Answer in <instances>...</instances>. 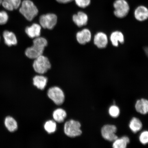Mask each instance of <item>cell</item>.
Masks as SVG:
<instances>
[{"mask_svg": "<svg viewBox=\"0 0 148 148\" xmlns=\"http://www.w3.org/2000/svg\"><path fill=\"white\" fill-rule=\"evenodd\" d=\"M47 44V40L43 37L40 36L35 38L33 40V45L26 49L25 55L27 58L34 60L43 54Z\"/></svg>", "mask_w": 148, "mask_h": 148, "instance_id": "6da1fadb", "label": "cell"}, {"mask_svg": "<svg viewBox=\"0 0 148 148\" xmlns=\"http://www.w3.org/2000/svg\"><path fill=\"white\" fill-rule=\"evenodd\" d=\"M19 8L20 13L29 21H32L38 14V8L31 0H23Z\"/></svg>", "mask_w": 148, "mask_h": 148, "instance_id": "7a4b0ae2", "label": "cell"}, {"mask_svg": "<svg viewBox=\"0 0 148 148\" xmlns=\"http://www.w3.org/2000/svg\"><path fill=\"white\" fill-rule=\"evenodd\" d=\"M113 7L114 15L119 18H123L126 16L130 9L127 0H114L113 3Z\"/></svg>", "mask_w": 148, "mask_h": 148, "instance_id": "3957f363", "label": "cell"}, {"mask_svg": "<svg viewBox=\"0 0 148 148\" xmlns=\"http://www.w3.org/2000/svg\"><path fill=\"white\" fill-rule=\"evenodd\" d=\"M33 66L36 73L44 74L51 69V64L47 57L42 55L34 59Z\"/></svg>", "mask_w": 148, "mask_h": 148, "instance_id": "277c9868", "label": "cell"}, {"mask_svg": "<svg viewBox=\"0 0 148 148\" xmlns=\"http://www.w3.org/2000/svg\"><path fill=\"white\" fill-rule=\"evenodd\" d=\"M81 127V124L79 121L70 120L65 123L64 127V133L66 136L70 138L79 136L82 134Z\"/></svg>", "mask_w": 148, "mask_h": 148, "instance_id": "5b68a950", "label": "cell"}, {"mask_svg": "<svg viewBox=\"0 0 148 148\" xmlns=\"http://www.w3.org/2000/svg\"><path fill=\"white\" fill-rule=\"evenodd\" d=\"M57 22V16L54 14H42L39 18L40 25L44 29H53L56 25Z\"/></svg>", "mask_w": 148, "mask_h": 148, "instance_id": "8992f818", "label": "cell"}, {"mask_svg": "<svg viewBox=\"0 0 148 148\" xmlns=\"http://www.w3.org/2000/svg\"><path fill=\"white\" fill-rule=\"evenodd\" d=\"M47 95L56 104L60 105L62 104L65 99L64 92L61 89L57 86H54L49 89Z\"/></svg>", "mask_w": 148, "mask_h": 148, "instance_id": "52a82bcc", "label": "cell"}, {"mask_svg": "<svg viewBox=\"0 0 148 148\" xmlns=\"http://www.w3.org/2000/svg\"><path fill=\"white\" fill-rule=\"evenodd\" d=\"M117 128L115 125H103L101 129L102 136L105 140L110 142H114L118 138L116 134Z\"/></svg>", "mask_w": 148, "mask_h": 148, "instance_id": "ba28073f", "label": "cell"}, {"mask_svg": "<svg viewBox=\"0 0 148 148\" xmlns=\"http://www.w3.org/2000/svg\"><path fill=\"white\" fill-rule=\"evenodd\" d=\"M94 43L99 49H104L108 43V36L104 32H98L94 36Z\"/></svg>", "mask_w": 148, "mask_h": 148, "instance_id": "9c48e42d", "label": "cell"}, {"mask_svg": "<svg viewBox=\"0 0 148 148\" xmlns=\"http://www.w3.org/2000/svg\"><path fill=\"white\" fill-rule=\"evenodd\" d=\"M134 15L135 18L138 21H145L148 19V7L143 5H138L135 9Z\"/></svg>", "mask_w": 148, "mask_h": 148, "instance_id": "30bf717a", "label": "cell"}, {"mask_svg": "<svg viewBox=\"0 0 148 148\" xmlns=\"http://www.w3.org/2000/svg\"><path fill=\"white\" fill-rule=\"evenodd\" d=\"M92 33L89 29H84L77 32L76 38L77 42L81 45H85L91 40Z\"/></svg>", "mask_w": 148, "mask_h": 148, "instance_id": "8fae6325", "label": "cell"}, {"mask_svg": "<svg viewBox=\"0 0 148 148\" xmlns=\"http://www.w3.org/2000/svg\"><path fill=\"white\" fill-rule=\"evenodd\" d=\"M73 20L77 27H81L87 25L88 21V16L86 13L79 11L77 14L73 15Z\"/></svg>", "mask_w": 148, "mask_h": 148, "instance_id": "7c38bea8", "label": "cell"}, {"mask_svg": "<svg viewBox=\"0 0 148 148\" xmlns=\"http://www.w3.org/2000/svg\"><path fill=\"white\" fill-rule=\"evenodd\" d=\"M41 29L40 25L34 23L26 28L25 32L29 38L34 39L40 36Z\"/></svg>", "mask_w": 148, "mask_h": 148, "instance_id": "4fadbf2b", "label": "cell"}, {"mask_svg": "<svg viewBox=\"0 0 148 148\" xmlns=\"http://www.w3.org/2000/svg\"><path fill=\"white\" fill-rule=\"evenodd\" d=\"M110 40L113 46L118 47L119 43L123 44L124 42L125 37L121 31H116L111 33Z\"/></svg>", "mask_w": 148, "mask_h": 148, "instance_id": "5bb4252c", "label": "cell"}, {"mask_svg": "<svg viewBox=\"0 0 148 148\" xmlns=\"http://www.w3.org/2000/svg\"><path fill=\"white\" fill-rule=\"evenodd\" d=\"M3 36L5 43L7 46H11L17 44V38L13 32L5 30L3 32Z\"/></svg>", "mask_w": 148, "mask_h": 148, "instance_id": "9a60e30c", "label": "cell"}, {"mask_svg": "<svg viewBox=\"0 0 148 148\" xmlns=\"http://www.w3.org/2000/svg\"><path fill=\"white\" fill-rule=\"evenodd\" d=\"M135 109L139 113L145 114L148 113V100L142 99L137 101Z\"/></svg>", "mask_w": 148, "mask_h": 148, "instance_id": "2e32d148", "label": "cell"}, {"mask_svg": "<svg viewBox=\"0 0 148 148\" xmlns=\"http://www.w3.org/2000/svg\"><path fill=\"white\" fill-rule=\"evenodd\" d=\"M48 79L43 75H37L33 78V84L38 89L43 90L47 85Z\"/></svg>", "mask_w": 148, "mask_h": 148, "instance_id": "e0dca14e", "label": "cell"}, {"mask_svg": "<svg viewBox=\"0 0 148 148\" xmlns=\"http://www.w3.org/2000/svg\"><path fill=\"white\" fill-rule=\"evenodd\" d=\"M129 127L133 133H136L141 130L143 125L138 118L134 117H133L130 122Z\"/></svg>", "mask_w": 148, "mask_h": 148, "instance_id": "ac0fdd59", "label": "cell"}, {"mask_svg": "<svg viewBox=\"0 0 148 148\" xmlns=\"http://www.w3.org/2000/svg\"><path fill=\"white\" fill-rule=\"evenodd\" d=\"M130 142L128 137L126 136H122L120 138H118L114 141L112 147L114 148H125L127 144Z\"/></svg>", "mask_w": 148, "mask_h": 148, "instance_id": "d6986e66", "label": "cell"}, {"mask_svg": "<svg viewBox=\"0 0 148 148\" xmlns=\"http://www.w3.org/2000/svg\"><path fill=\"white\" fill-rule=\"evenodd\" d=\"M5 125L7 129L11 132H14L18 129L17 122L11 116H7L5 118Z\"/></svg>", "mask_w": 148, "mask_h": 148, "instance_id": "ffe728a7", "label": "cell"}, {"mask_svg": "<svg viewBox=\"0 0 148 148\" xmlns=\"http://www.w3.org/2000/svg\"><path fill=\"white\" fill-rule=\"evenodd\" d=\"M66 113L63 109L59 108L53 112V117L56 121L58 123H62L66 116Z\"/></svg>", "mask_w": 148, "mask_h": 148, "instance_id": "44dd1931", "label": "cell"}, {"mask_svg": "<svg viewBox=\"0 0 148 148\" xmlns=\"http://www.w3.org/2000/svg\"><path fill=\"white\" fill-rule=\"evenodd\" d=\"M44 127L46 132L49 134H51L54 133L56 130V123L53 120H49L46 122Z\"/></svg>", "mask_w": 148, "mask_h": 148, "instance_id": "7402d4cb", "label": "cell"}, {"mask_svg": "<svg viewBox=\"0 0 148 148\" xmlns=\"http://www.w3.org/2000/svg\"><path fill=\"white\" fill-rule=\"evenodd\" d=\"M108 113L110 116L114 118H117L120 114L119 107L115 105H113L110 107L108 110Z\"/></svg>", "mask_w": 148, "mask_h": 148, "instance_id": "603a6c76", "label": "cell"}, {"mask_svg": "<svg viewBox=\"0 0 148 148\" xmlns=\"http://www.w3.org/2000/svg\"><path fill=\"white\" fill-rule=\"evenodd\" d=\"M92 0H74L76 5L79 8H85L90 5Z\"/></svg>", "mask_w": 148, "mask_h": 148, "instance_id": "cb8c5ba5", "label": "cell"}, {"mask_svg": "<svg viewBox=\"0 0 148 148\" xmlns=\"http://www.w3.org/2000/svg\"><path fill=\"white\" fill-rule=\"evenodd\" d=\"M8 13L5 11H0V25H5L8 22Z\"/></svg>", "mask_w": 148, "mask_h": 148, "instance_id": "d4e9b609", "label": "cell"}, {"mask_svg": "<svg viewBox=\"0 0 148 148\" xmlns=\"http://www.w3.org/2000/svg\"><path fill=\"white\" fill-rule=\"evenodd\" d=\"M140 141L144 145L148 143V131H145L140 134L139 136Z\"/></svg>", "mask_w": 148, "mask_h": 148, "instance_id": "484cf974", "label": "cell"}, {"mask_svg": "<svg viewBox=\"0 0 148 148\" xmlns=\"http://www.w3.org/2000/svg\"><path fill=\"white\" fill-rule=\"evenodd\" d=\"M1 5L7 10L12 11L14 10L11 0H3Z\"/></svg>", "mask_w": 148, "mask_h": 148, "instance_id": "4316f807", "label": "cell"}, {"mask_svg": "<svg viewBox=\"0 0 148 148\" xmlns=\"http://www.w3.org/2000/svg\"><path fill=\"white\" fill-rule=\"evenodd\" d=\"M11 1L14 9L19 8L22 2V0H11Z\"/></svg>", "mask_w": 148, "mask_h": 148, "instance_id": "83f0119b", "label": "cell"}, {"mask_svg": "<svg viewBox=\"0 0 148 148\" xmlns=\"http://www.w3.org/2000/svg\"><path fill=\"white\" fill-rule=\"evenodd\" d=\"M57 2L62 4H66V3L71 2L74 0H56Z\"/></svg>", "mask_w": 148, "mask_h": 148, "instance_id": "f1b7e54d", "label": "cell"}, {"mask_svg": "<svg viewBox=\"0 0 148 148\" xmlns=\"http://www.w3.org/2000/svg\"><path fill=\"white\" fill-rule=\"evenodd\" d=\"M3 0H0V5H1L2 2Z\"/></svg>", "mask_w": 148, "mask_h": 148, "instance_id": "f546056e", "label": "cell"}, {"mask_svg": "<svg viewBox=\"0 0 148 148\" xmlns=\"http://www.w3.org/2000/svg\"><path fill=\"white\" fill-rule=\"evenodd\" d=\"M0 40H1V37H0Z\"/></svg>", "mask_w": 148, "mask_h": 148, "instance_id": "4dcf8cb0", "label": "cell"}]
</instances>
